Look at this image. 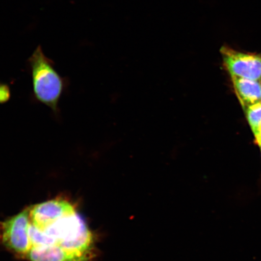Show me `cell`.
Returning <instances> with one entry per match:
<instances>
[{
  "label": "cell",
  "mask_w": 261,
  "mask_h": 261,
  "mask_svg": "<svg viewBox=\"0 0 261 261\" xmlns=\"http://www.w3.org/2000/svg\"><path fill=\"white\" fill-rule=\"evenodd\" d=\"M41 231L47 236L48 246L55 245L89 259L91 256L94 246L93 234L77 212L61 218Z\"/></svg>",
  "instance_id": "1"
},
{
  "label": "cell",
  "mask_w": 261,
  "mask_h": 261,
  "mask_svg": "<svg viewBox=\"0 0 261 261\" xmlns=\"http://www.w3.org/2000/svg\"><path fill=\"white\" fill-rule=\"evenodd\" d=\"M29 64L35 97L57 112L64 88L63 78L55 69L54 62L45 56L40 45L29 58Z\"/></svg>",
  "instance_id": "2"
},
{
  "label": "cell",
  "mask_w": 261,
  "mask_h": 261,
  "mask_svg": "<svg viewBox=\"0 0 261 261\" xmlns=\"http://www.w3.org/2000/svg\"><path fill=\"white\" fill-rule=\"evenodd\" d=\"M30 226L29 208L5 222L2 239L6 247L19 255H27L32 246L29 236Z\"/></svg>",
  "instance_id": "3"
},
{
  "label": "cell",
  "mask_w": 261,
  "mask_h": 261,
  "mask_svg": "<svg viewBox=\"0 0 261 261\" xmlns=\"http://www.w3.org/2000/svg\"><path fill=\"white\" fill-rule=\"evenodd\" d=\"M223 65L230 76L261 81V55L237 51L223 46L221 48Z\"/></svg>",
  "instance_id": "4"
},
{
  "label": "cell",
  "mask_w": 261,
  "mask_h": 261,
  "mask_svg": "<svg viewBox=\"0 0 261 261\" xmlns=\"http://www.w3.org/2000/svg\"><path fill=\"white\" fill-rule=\"evenodd\" d=\"M76 212L72 203L62 198L45 201L29 208L31 224L41 231L61 218Z\"/></svg>",
  "instance_id": "5"
},
{
  "label": "cell",
  "mask_w": 261,
  "mask_h": 261,
  "mask_svg": "<svg viewBox=\"0 0 261 261\" xmlns=\"http://www.w3.org/2000/svg\"><path fill=\"white\" fill-rule=\"evenodd\" d=\"M25 257L31 261H87L89 259L55 245L32 246Z\"/></svg>",
  "instance_id": "6"
},
{
  "label": "cell",
  "mask_w": 261,
  "mask_h": 261,
  "mask_svg": "<svg viewBox=\"0 0 261 261\" xmlns=\"http://www.w3.org/2000/svg\"><path fill=\"white\" fill-rule=\"evenodd\" d=\"M234 91L244 109L261 101V84L259 81L236 76L231 77Z\"/></svg>",
  "instance_id": "7"
},
{
  "label": "cell",
  "mask_w": 261,
  "mask_h": 261,
  "mask_svg": "<svg viewBox=\"0 0 261 261\" xmlns=\"http://www.w3.org/2000/svg\"><path fill=\"white\" fill-rule=\"evenodd\" d=\"M245 110L248 122L254 134L261 126V101L247 107Z\"/></svg>",
  "instance_id": "8"
},
{
  "label": "cell",
  "mask_w": 261,
  "mask_h": 261,
  "mask_svg": "<svg viewBox=\"0 0 261 261\" xmlns=\"http://www.w3.org/2000/svg\"><path fill=\"white\" fill-rule=\"evenodd\" d=\"M254 137L256 138V141L259 146H261V126L258 130L254 134Z\"/></svg>",
  "instance_id": "9"
},
{
  "label": "cell",
  "mask_w": 261,
  "mask_h": 261,
  "mask_svg": "<svg viewBox=\"0 0 261 261\" xmlns=\"http://www.w3.org/2000/svg\"><path fill=\"white\" fill-rule=\"evenodd\" d=\"M260 150H261V146H260Z\"/></svg>",
  "instance_id": "10"
},
{
  "label": "cell",
  "mask_w": 261,
  "mask_h": 261,
  "mask_svg": "<svg viewBox=\"0 0 261 261\" xmlns=\"http://www.w3.org/2000/svg\"><path fill=\"white\" fill-rule=\"evenodd\" d=\"M260 83H261V81H260ZM260 84H261V83H260Z\"/></svg>",
  "instance_id": "11"
}]
</instances>
